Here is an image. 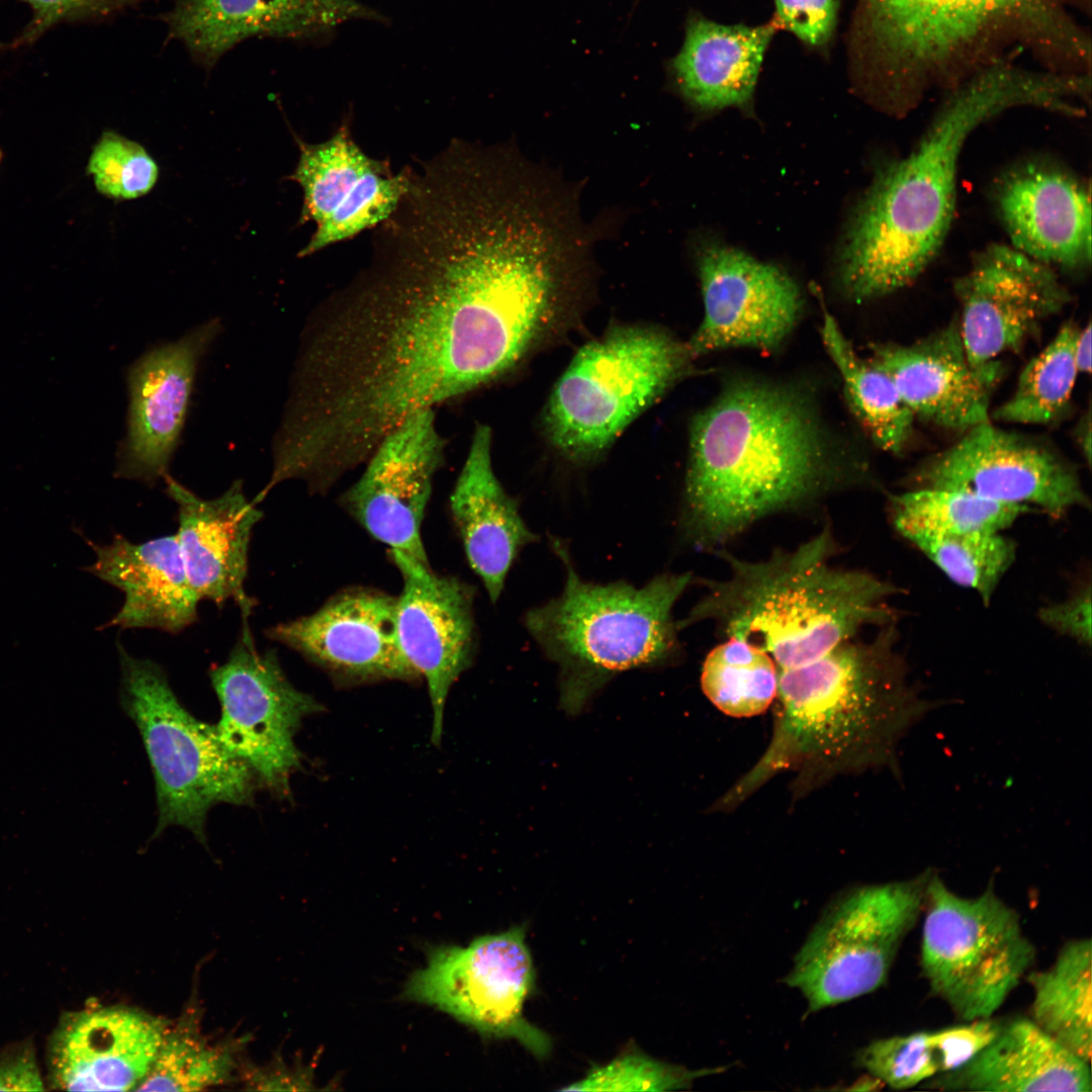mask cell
I'll use <instances>...</instances> for the list:
<instances>
[{
	"mask_svg": "<svg viewBox=\"0 0 1092 1092\" xmlns=\"http://www.w3.org/2000/svg\"><path fill=\"white\" fill-rule=\"evenodd\" d=\"M370 264L302 333L273 442L288 479L325 493L411 415L515 367L549 331V300L510 253L402 200Z\"/></svg>",
	"mask_w": 1092,
	"mask_h": 1092,
	"instance_id": "obj_1",
	"label": "cell"
},
{
	"mask_svg": "<svg viewBox=\"0 0 1092 1092\" xmlns=\"http://www.w3.org/2000/svg\"><path fill=\"white\" fill-rule=\"evenodd\" d=\"M845 477L801 392L736 380L692 423L680 529L696 548L718 550L757 521L815 502Z\"/></svg>",
	"mask_w": 1092,
	"mask_h": 1092,
	"instance_id": "obj_2",
	"label": "cell"
},
{
	"mask_svg": "<svg viewBox=\"0 0 1092 1092\" xmlns=\"http://www.w3.org/2000/svg\"><path fill=\"white\" fill-rule=\"evenodd\" d=\"M1038 74L993 69L951 93L915 145L886 164L860 199L841 248L839 276L856 302L892 294L930 265L951 228L960 159L970 136L1014 107L1044 108Z\"/></svg>",
	"mask_w": 1092,
	"mask_h": 1092,
	"instance_id": "obj_3",
	"label": "cell"
},
{
	"mask_svg": "<svg viewBox=\"0 0 1092 1092\" xmlns=\"http://www.w3.org/2000/svg\"><path fill=\"white\" fill-rule=\"evenodd\" d=\"M775 701L766 749L716 809H732L785 771L795 775L800 796L839 775L897 771L899 741L932 708L908 682L890 628L870 642L850 639L779 670Z\"/></svg>",
	"mask_w": 1092,
	"mask_h": 1092,
	"instance_id": "obj_4",
	"label": "cell"
},
{
	"mask_svg": "<svg viewBox=\"0 0 1092 1092\" xmlns=\"http://www.w3.org/2000/svg\"><path fill=\"white\" fill-rule=\"evenodd\" d=\"M835 550L829 526L761 561L717 550L730 574L701 579L707 590L677 621L679 630L712 621L727 638L765 650L783 670L817 659L868 625L889 622L887 601L897 588L866 571L833 566Z\"/></svg>",
	"mask_w": 1092,
	"mask_h": 1092,
	"instance_id": "obj_5",
	"label": "cell"
},
{
	"mask_svg": "<svg viewBox=\"0 0 1092 1092\" xmlns=\"http://www.w3.org/2000/svg\"><path fill=\"white\" fill-rule=\"evenodd\" d=\"M554 550L566 570L563 592L527 612L525 625L560 668L563 704L579 709L616 673L654 666L679 649L672 610L692 581L690 573H663L642 587L625 581L583 580L560 542Z\"/></svg>",
	"mask_w": 1092,
	"mask_h": 1092,
	"instance_id": "obj_6",
	"label": "cell"
},
{
	"mask_svg": "<svg viewBox=\"0 0 1092 1092\" xmlns=\"http://www.w3.org/2000/svg\"><path fill=\"white\" fill-rule=\"evenodd\" d=\"M1046 0H855L847 66L859 95L914 109L946 64L1012 16L1045 22Z\"/></svg>",
	"mask_w": 1092,
	"mask_h": 1092,
	"instance_id": "obj_7",
	"label": "cell"
},
{
	"mask_svg": "<svg viewBox=\"0 0 1092 1092\" xmlns=\"http://www.w3.org/2000/svg\"><path fill=\"white\" fill-rule=\"evenodd\" d=\"M687 343L654 327L615 326L575 353L546 403L543 425L566 458L598 457L688 372Z\"/></svg>",
	"mask_w": 1092,
	"mask_h": 1092,
	"instance_id": "obj_8",
	"label": "cell"
},
{
	"mask_svg": "<svg viewBox=\"0 0 1092 1092\" xmlns=\"http://www.w3.org/2000/svg\"><path fill=\"white\" fill-rule=\"evenodd\" d=\"M121 704L135 723L154 772L159 819L155 836L182 826L205 842V820L219 803L251 805L258 779L221 743L214 726L179 702L162 667L117 644Z\"/></svg>",
	"mask_w": 1092,
	"mask_h": 1092,
	"instance_id": "obj_9",
	"label": "cell"
},
{
	"mask_svg": "<svg viewBox=\"0 0 1092 1092\" xmlns=\"http://www.w3.org/2000/svg\"><path fill=\"white\" fill-rule=\"evenodd\" d=\"M922 911L920 965L931 992L967 1022L991 1018L1035 961L1018 913L992 885L963 897L934 873Z\"/></svg>",
	"mask_w": 1092,
	"mask_h": 1092,
	"instance_id": "obj_10",
	"label": "cell"
},
{
	"mask_svg": "<svg viewBox=\"0 0 1092 1092\" xmlns=\"http://www.w3.org/2000/svg\"><path fill=\"white\" fill-rule=\"evenodd\" d=\"M932 873L856 887L826 908L785 978L802 993L810 1012L867 995L885 983L923 910Z\"/></svg>",
	"mask_w": 1092,
	"mask_h": 1092,
	"instance_id": "obj_11",
	"label": "cell"
},
{
	"mask_svg": "<svg viewBox=\"0 0 1092 1092\" xmlns=\"http://www.w3.org/2000/svg\"><path fill=\"white\" fill-rule=\"evenodd\" d=\"M535 981L525 929L516 926L466 946L433 948L426 966L410 978L404 996L437 1007L484 1036L515 1039L544 1058L551 1038L524 1015Z\"/></svg>",
	"mask_w": 1092,
	"mask_h": 1092,
	"instance_id": "obj_12",
	"label": "cell"
},
{
	"mask_svg": "<svg viewBox=\"0 0 1092 1092\" xmlns=\"http://www.w3.org/2000/svg\"><path fill=\"white\" fill-rule=\"evenodd\" d=\"M228 659L209 671L220 704L214 726L226 749L247 763L259 785L290 795V777L300 768L294 737L303 718L323 710L291 685L274 650L256 648L248 618Z\"/></svg>",
	"mask_w": 1092,
	"mask_h": 1092,
	"instance_id": "obj_13",
	"label": "cell"
},
{
	"mask_svg": "<svg viewBox=\"0 0 1092 1092\" xmlns=\"http://www.w3.org/2000/svg\"><path fill=\"white\" fill-rule=\"evenodd\" d=\"M909 480L911 488L960 489L1000 503L1033 506L1054 517L1090 504L1077 470L1057 448L991 420L923 461Z\"/></svg>",
	"mask_w": 1092,
	"mask_h": 1092,
	"instance_id": "obj_14",
	"label": "cell"
},
{
	"mask_svg": "<svg viewBox=\"0 0 1092 1092\" xmlns=\"http://www.w3.org/2000/svg\"><path fill=\"white\" fill-rule=\"evenodd\" d=\"M960 334L969 361L983 367L1021 348L1071 301L1057 271L1011 245L979 251L954 282Z\"/></svg>",
	"mask_w": 1092,
	"mask_h": 1092,
	"instance_id": "obj_15",
	"label": "cell"
},
{
	"mask_svg": "<svg viewBox=\"0 0 1092 1092\" xmlns=\"http://www.w3.org/2000/svg\"><path fill=\"white\" fill-rule=\"evenodd\" d=\"M445 446L435 408L411 415L381 439L341 499L376 540L424 563L421 526Z\"/></svg>",
	"mask_w": 1092,
	"mask_h": 1092,
	"instance_id": "obj_16",
	"label": "cell"
},
{
	"mask_svg": "<svg viewBox=\"0 0 1092 1092\" xmlns=\"http://www.w3.org/2000/svg\"><path fill=\"white\" fill-rule=\"evenodd\" d=\"M699 271L704 317L687 343L694 358L729 348L772 351L793 332L803 297L777 266L712 245L703 252Z\"/></svg>",
	"mask_w": 1092,
	"mask_h": 1092,
	"instance_id": "obj_17",
	"label": "cell"
},
{
	"mask_svg": "<svg viewBox=\"0 0 1092 1092\" xmlns=\"http://www.w3.org/2000/svg\"><path fill=\"white\" fill-rule=\"evenodd\" d=\"M299 149L290 179L303 191L300 221L315 223L299 257L378 226L410 188L412 170L394 174L387 160L365 154L346 126L322 143L299 142Z\"/></svg>",
	"mask_w": 1092,
	"mask_h": 1092,
	"instance_id": "obj_18",
	"label": "cell"
},
{
	"mask_svg": "<svg viewBox=\"0 0 1092 1092\" xmlns=\"http://www.w3.org/2000/svg\"><path fill=\"white\" fill-rule=\"evenodd\" d=\"M266 635L341 680L420 677L399 644L396 598L379 590H344L314 613L277 624Z\"/></svg>",
	"mask_w": 1092,
	"mask_h": 1092,
	"instance_id": "obj_19",
	"label": "cell"
},
{
	"mask_svg": "<svg viewBox=\"0 0 1092 1092\" xmlns=\"http://www.w3.org/2000/svg\"><path fill=\"white\" fill-rule=\"evenodd\" d=\"M390 553L403 582L396 598L398 640L410 664L426 678L433 708L431 738L438 745L449 691L473 656V592L456 577L435 573L429 563L397 550Z\"/></svg>",
	"mask_w": 1092,
	"mask_h": 1092,
	"instance_id": "obj_20",
	"label": "cell"
},
{
	"mask_svg": "<svg viewBox=\"0 0 1092 1092\" xmlns=\"http://www.w3.org/2000/svg\"><path fill=\"white\" fill-rule=\"evenodd\" d=\"M214 320L141 356L128 372V418L117 475L149 484L167 475L183 430L201 356L219 332Z\"/></svg>",
	"mask_w": 1092,
	"mask_h": 1092,
	"instance_id": "obj_21",
	"label": "cell"
},
{
	"mask_svg": "<svg viewBox=\"0 0 1092 1092\" xmlns=\"http://www.w3.org/2000/svg\"><path fill=\"white\" fill-rule=\"evenodd\" d=\"M993 197L1009 245L1055 270L1090 267L1091 190L1084 178L1052 163L1026 162L1000 177Z\"/></svg>",
	"mask_w": 1092,
	"mask_h": 1092,
	"instance_id": "obj_22",
	"label": "cell"
},
{
	"mask_svg": "<svg viewBox=\"0 0 1092 1092\" xmlns=\"http://www.w3.org/2000/svg\"><path fill=\"white\" fill-rule=\"evenodd\" d=\"M872 350L871 360L891 377L915 420L961 434L991 420L1003 367L1000 360L971 364L957 316L912 343L878 344Z\"/></svg>",
	"mask_w": 1092,
	"mask_h": 1092,
	"instance_id": "obj_23",
	"label": "cell"
},
{
	"mask_svg": "<svg viewBox=\"0 0 1092 1092\" xmlns=\"http://www.w3.org/2000/svg\"><path fill=\"white\" fill-rule=\"evenodd\" d=\"M164 1034L158 1020L127 1008L65 1013L49 1039V1083L59 1090H135Z\"/></svg>",
	"mask_w": 1092,
	"mask_h": 1092,
	"instance_id": "obj_24",
	"label": "cell"
},
{
	"mask_svg": "<svg viewBox=\"0 0 1092 1092\" xmlns=\"http://www.w3.org/2000/svg\"><path fill=\"white\" fill-rule=\"evenodd\" d=\"M165 19L170 34L211 66L251 36H317L381 16L357 0H179Z\"/></svg>",
	"mask_w": 1092,
	"mask_h": 1092,
	"instance_id": "obj_25",
	"label": "cell"
},
{
	"mask_svg": "<svg viewBox=\"0 0 1092 1092\" xmlns=\"http://www.w3.org/2000/svg\"><path fill=\"white\" fill-rule=\"evenodd\" d=\"M167 493L178 507L177 535L190 583L199 599L221 606L229 600L249 618L254 600L245 592L252 530L262 513L240 480L221 495L204 499L165 476Z\"/></svg>",
	"mask_w": 1092,
	"mask_h": 1092,
	"instance_id": "obj_26",
	"label": "cell"
},
{
	"mask_svg": "<svg viewBox=\"0 0 1092 1092\" xmlns=\"http://www.w3.org/2000/svg\"><path fill=\"white\" fill-rule=\"evenodd\" d=\"M74 531L96 555L94 563L82 569L124 593L119 611L100 628L178 633L196 620L200 599L188 578L177 535L136 544L115 534L109 544L100 545Z\"/></svg>",
	"mask_w": 1092,
	"mask_h": 1092,
	"instance_id": "obj_27",
	"label": "cell"
},
{
	"mask_svg": "<svg viewBox=\"0 0 1092 1092\" xmlns=\"http://www.w3.org/2000/svg\"><path fill=\"white\" fill-rule=\"evenodd\" d=\"M491 429L478 424L450 497L452 518L467 560L495 602L508 572L536 536L498 481L491 461Z\"/></svg>",
	"mask_w": 1092,
	"mask_h": 1092,
	"instance_id": "obj_28",
	"label": "cell"
},
{
	"mask_svg": "<svg viewBox=\"0 0 1092 1092\" xmlns=\"http://www.w3.org/2000/svg\"><path fill=\"white\" fill-rule=\"evenodd\" d=\"M947 1091L1090 1092V1063L1060 1044L1032 1019L1001 1023L997 1034L961 1067L925 1082Z\"/></svg>",
	"mask_w": 1092,
	"mask_h": 1092,
	"instance_id": "obj_29",
	"label": "cell"
},
{
	"mask_svg": "<svg viewBox=\"0 0 1092 1092\" xmlns=\"http://www.w3.org/2000/svg\"><path fill=\"white\" fill-rule=\"evenodd\" d=\"M777 28L775 20L746 25L690 17L671 63L681 93L707 110L747 105Z\"/></svg>",
	"mask_w": 1092,
	"mask_h": 1092,
	"instance_id": "obj_30",
	"label": "cell"
},
{
	"mask_svg": "<svg viewBox=\"0 0 1092 1092\" xmlns=\"http://www.w3.org/2000/svg\"><path fill=\"white\" fill-rule=\"evenodd\" d=\"M992 1018L874 1040L856 1054L858 1067L893 1089H907L950 1072L974 1057L997 1034Z\"/></svg>",
	"mask_w": 1092,
	"mask_h": 1092,
	"instance_id": "obj_31",
	"label": "cell"
},
{
	"mask_svg": "<svg viewBox=\"0 0 1092 1092\" xmlns=\"http://www.w3.org/2000/svg\"><path fill=\"white\" fill-rule=\"evenodd\" d=\"M821 338L843 382L847 403L874 443L892 454L910 443L915 418L891 377L857 355L835 318L823 309Z\"/></svg>",
	"mask_w": 1092,
	"mask_h": 1092,
	"instance_id": "obj_32",
	"label": "cell"
},
{
	"mask_svg": "<svg viewBox=\"0 0 1092 1092\" xmlns=\"http://www.w3.org/2000/svg\"><path fill=\"white\" fill-rule=\"evenodd\" d=\"M1091 939L1069 941L1055 963L1032 972V1020L1071 1053L1090 1063L1092 1046Z\"/></svg>",
	"mask_w": 1092,
	"mask_h": 1092,
	"instance_id": "obj_33",
	"label": "cell"
},
{
	"mask_svg": "<svg viewBox=\"0 0 1092 1092\" xmlns=\"http://www.w3.org/2000/svg\"><path fill=\"white\" fill-rule=\"evenodd\" d=\"M1029 509L950 488L916 487L891 497L892 522L902 536L1002 533Z\"/></svg>",
	"mask_w": 1092,
	"mask_h": 1092,
	"instance_id": "obj_34",
	"label": "cell"
},
{
	"mask_svg": "<svg viewBox=\"0 0 1092 1092\" xmlns=\"http://www.w3.org/2000/svg\"><path fill=\"white\" fill-rule=\"evenodd\" d=\"M1079 328L1065 323L1053 340L1021 370L1012 394L991 413L1006 424L1045 426L1069 411L1080 374L1075 361Z\"/></svg>",
	"mask_w": 1092,
	"mask_h": 1092,
	"instance_id": "obj_35",
	"label": "cell"
},
{
	"mask_svg": "<svg viewBox=\"0 0 1092 1092\" xmlns=\"http://www.w3.org/2000/svg\"><path fill=\"white\" fill-rule=\"evenodd\" d=\"M779 668L774 658L759 646L744 639L728 637L706 656L701 687L709 701L734 718L762 714L775 702Z\"/></svg>",
	"mask_w": 1092,
	"mask_h": 1092,
	"instance_id": "obj_36",
	"label": "cell"
},
{
	"mask_svg": "<svg viewBox=\"0 0 1092 1092\" xmlns=\"http://www.w3.org/2000/svg\"><path fill=\"white\" fill-rule=\"evenodd\" d=\"M903 537L953 582L975 590L986 606L1016 558L1015 543L1001 533Z\"/></svg>",
	"mask_w": 1092,
	"mask_h": 1092,
	"instance_id": "obj_37",
	"label": "cell"
},
{
	"mask_svg": "<svg viewBox=\"0 0 1092 1092\" xmlns=\"http://www.w3.org/2000/svg\"><path fill=\"white\" fill-rule=\"evenodd\" d=\"M233 1059L220 1045L208 1043L194 1029H176L164 1038L138 1091H199L230 1076Z\"/></svg>",
	"mask_w": 1092,
	"mask_h": 1092,
	"instance_id": "obj_38",
	"label": "cell"
},
{
	"mask_svg": "<svg viewBox=\"0 0 1092 1092\" xmlns=\"http://www.w3.org/2000/svg\"><path fill=\"white\" fill-rule=\"evenodd\" d=\"M97 191L116 200L148 194L159 178V167L139 143L114 131H104L88 162Z\"/></svg>",
	"mask_w": 1092,
	"mask_h": 1092,
	"instance_id": "obj_39",
	"label": "cell"
},
{
	"mask_svg": "<svg viewBox=\"0 0 1092 1092\" xmlns=\"http://www.w3.org/2000/svg\"><path fill=\"white\" fill-rule=\"evenodd\" d=\"M722 1069L690 1070L628 1051L605 1066L594 1068L565 1091H670L690 1088L693 1082Z\"/></svg>",
	"mask_w": 1092,
	"mask_h": 1092,
	"instance_id": "obj_40",
	"label": "cell"
},
{
	"mask_svg": "<svg viewBox=\"0 0 1092 1092\" xmlns=\"http://www.w3.org/2000/svg\"><path fill=\"white\" fill-rule=\"evenodd\" d=\"M778 27L814 49L832 38L838 18V0H775Z\"/></svg>",
	"mask_w": 1092,
	"mask_h": 1092,
	"instance_id": "obj_41",
	"label": "cell"
},
{
	"mask_svg": "<svg viewBox=\"0 0 1092 1092\" xmlns=\"http://www.w3.org/2000/svg\"><path fill=\"white\" fill-rule=\"evenodd\" d=\"M29 5L32 18L7 49L34 43L44 32L63 21L100 16L136 0H21Z\"/></svg>",
	"mask_w": 1092,
	"mask_h": 1092,
	"instance_id": "obj_42",
	"label": "cell"
},
{
	"mask_svg": "<svg viewBox=\"0 0 1092 1092\" xmlns=\"http://www.w3.org/2000/svg\"><path fill=\"white\" fill-rule=\"evenodd\" d=\"M1040 621L1053 630L1087 647L1091 644V590L1083 586L1069 599L1043 607Z\"/></svg>",
	"mask_w": 1092,
	"mask_h": 1092,
	"instance_id": "obj_43",
	"label": "cell"
},
{
	"mask_svg": "<svg viewBox=\"0 0 1092 1092\" xmlns=\"http://www.w3.org/2000/svg\"><path fill=\"white\" fill-rule=\"evenodd\" d=\"M43 1081L30 1044H23L0 1059V1091H40Z\"/></svg>",
	"mask_w": 1092,
	"mask_h": 1092,
	"instance_id": "obj_44",
	"label": "cell"
},
{
	"mask_svg": "<svg viewBox=\"0 0 1092 1092\" xmlns=\"http://www.w3.org/2000/svg\"><path fill=\"white\" fill-rule=\"evenodd\" d=\"M1091 324L1080 329L1075 342V361L1079 373L1091 371Z\"/></svg>",
	"mask_w": 1092,
	"mask_h": 1092,
	"instance_id": "obj_45",
	"label": "cell"
},
{
	"mask_svg": "<svg viewBox=\"0 0 1092 1092\" xmlns=\"http://www.w3.org/2000/svg\"><path fill=\"white\" fill-rule=\"evenodd\" d=\"M1076 440L1077 444L1085 458V461L1090 464L1091 462V414L1088 408L1087 413L1082 416L1076 426Z\"/></svg>",
	"mask_w": 1092,
	"mask_h": 1092,
	"instance_id": "obj_46",
	"label": "cell"
},
{
	"mask_svg": "<svg viewBox=\"0 0 1092 1092\" xmlns=\"http://www.w3.org/2000/svg\"><path fill=\"white\" fill-rule=\"evenodd\" d=\"M0 159H1V152H0Z\"/></svg>",
	"mask_w": 1092,
	"mask_h": 1092,
	"instance_id": "obj_47",
	"label": "cell"
}]
</instances>
